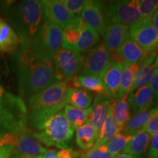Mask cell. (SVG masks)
Here are the masks:
<instances>
[{
    "label": "cell",
    "mask_w": 158,
    "mask_h": 158,
    "mask_svg": "<svg viewBox=\"0 0 158 158\" xmlns=\"http://www.w3.org/2000/svg\"><path fill=\"white\" fill-rule=\"evenodd\" d=\"M58 158H75L73 154V150L66 149L58 152Z\"/></svg>",
    "instance_id": "40"
},
{
    "label": "cell",
    "mask_w": 158,
    "mask_h": 158,
    "mask_svg": "<svg viewBox=\"0 0 158 158\" xmlns=\"http://www.w3.org/2000/svg\"><path fill=\"white\" fill-rule=\"evenodd\" d=\"M63 29L46 19L30 44L37 54L53 61L62 48Z\"/></svg>",
    "instance_id": "6"
},
{
    "label": "cell",
    "mask_w": 158,
    "mask_h": 158,
    "mask_svg": "<svg viewBox=\"0 0 158 158\" xmlns=\"http://www.w3.org/2000/svg\"><path fill=\"white\" fill-rule=\"evenodd\" d=\"M149 21L151 22L152 24L155 29L158 31V9L157 10V11L155 12V14H154L152 16L151 19H150Z\"/></svg>",
    "instance_id": "42"
},
{
    "label": "cell",
    "mask_w": 158,
    "mask_h": 158,
    "mask_svg": "<svg viewBox=\"0 0 158 158\" xmlns=\"http://www.w3.org/2000/svg\"><path fill=\"white\" fill-rule=\"evenodd\" d=\"M141 21H149L158 9V0H137Z\"/></svg>",
    "instance_id": "34"
},
{
    "label": "cell",
    "mask_w": 158,
    "mask_h": 158,
    "mask_svg": "<svg viewBox=\"0 0 158 158\" xmlns=\"http://www.w3.org/2000/svg\"><path fill=\"white\" fill-rule=\"evenodd\" d=\"M114 158H133V157H130V156L127 155H125V154H118V155H116Z\"/></svg>",
    "instance_id": "44"
},
{
    "label": "cell",
    "mask_w": 158,
    "mask_h": 158,
    "mask_svg": "<svg viewBox=\"0 0 158 158\" xmlns=\"http://www.w3.org/2000/svg\"><path fill=\"white\" fill-rule=\"evenodd\" d=\"M143 130L151 136H153L155 134L158 133V111L150 118Z\"/></svg>",
    "instance_id": "36"
},
{
    "label": "cell",
    "mask_w": 158,
    "mask_h": 158,
    "mask_svg": "<svg viewBox=\"0 0 158 158\" xmlns=\"http://www.w3.org/2000/svg\"><path fill=\"white\" fill-rule=\"evenodd\" d=\"M122 64V72L119 89L118 90L116 100L129 95L133 87L135 75L138 69V65L130 64L124 61H121Z\"/></svg>",
    "instance_id": "24"
},
{
    "label": "cell",
    "mask_w": 158,
    "mask_h": 158,
    "mask_svg": "<svg viewBox=\"0 0 158 158\" xmlns=\"http://www.w3.org/2000/svg\"><path fill=\"white\" fill-rule=\"evenodd\" d=\"M122 72V64L119 60H114L100 73L99 78L110 98L116 100Z\"/></svg>",
    "instance_id": "13"
},
{
    "label": "cell",
    "mask_w": 158,
    "mask_h": 158,
    "mask_svg": "<svg viewBox=\"0 0 158 158\" xmlns=\"http://www.w3.org/2000/svg\"><path fill=\"white\" fill-rule=\"evenodd\" d=\"M92 110V106L88 109L82 110L75 108L70 105H66L63 108L65 118L74 130L87 123Z\"/></svg>",
    "instance_id": "29"
},
{
    "label": "cell",
    "mask_w": 158,
    "mask_h": 158,
    "mask_svg": "<svg viewBox=\"0 0 158 158\" xmlns=\"http://www.w3.org/2000/svg\"><path fill=\"white\" fill-rule=\"evenodd\" d=\"M157 52H158V51H157Z\"/></svg>",
    "instance_id": "46"
},
{
    "label": "cell",
    "mask_w": 158,
    "mask_h": 158,
    "mask_svg": "<svg viewBox=\"0 0 158 158\" xmlns=\"http://www.w3.org/2000/svg\"><path fill=\"white\" fill-rule=\"evenodd\" d=\"M116 60L102 43H98L84 56V64L79 76H98L112 61Z\"/></svg>",
    "instance_id": "9"
},
{
    "label": "cell",
    "mask_w": 158,
    "mask_h": 158,
    "mask_svg": "<svg viewBox=\"0 0 158 158\" xmlns=\"http://www.w3.org/2000/svg\"><path fill=\"white\" fill-rule=\"evenodd\" d=\"M152 136L143 129L132 135L131 140L124 148V154L133 158H143L150 145Z\"/></svg>",
    "instance_id": "21"
},
{
    "label": "cell",
    "mask_w": 158,
    "mask_h": 158,
    "mask_svg": "<svg viewBox=\"0 0 158 158\" xmlns=\"http://www.w3.org/2000/svg\"><path fill=\"white\" fill-rule=\"evenodd\" d=\"M98 136L95 129L87 122L76 130V141L80 149L88 150L93 147Z\"/></svg>",
    "instance_id": "30"
},
{
    "label": "cell",
    "mask_w": 158,
    "mask_h": 158,
    "mask_svg": "<svg viewBox=\"0 0 158 158\" xmlns=\"http://www.w3.org/2000/svg\"><path fill=\"white\" fill-rule=\"evenodd\" d=\"M155 63H156V65H157V68H158V56H157V58H156Z\"/></svg>",
    "instance_id": "45"
},
{
    "label": "cell",
    "mask_w": 158,
    "mask_h": 158,
    "mask_svg": "<svg viewBox=\"0 0 158 158\" xmlns=\"http://www.w3.org/2000/svg\"><path fill=\"white\" fill-rule=\"evenodd\" d=\"M60 2L66 7L71 13L75 15H80L86 5V0H59Z\"/></svg>",
    "instance_id": "35"
},
{
    "label": "cell",
    "mask_w": 158,
    "mask_h": 158,
    "mask_svg": "<svg viewBox=\"0 0 158 158\" xmlns=\"http://www.w3.org/2000/svg\"><path fill=\"white\" fill-rule=\"evenodd\" d=\"M84 21L80 16H76L70 24L63 30L62 48L74 50L75 45L78 42L81 32L85 24Z\"/></svg>",
    "instance_id": "27"
},
{
    "label": "cell",
    "mask_w": 158,
    "mask_h": 158,
    "mask_svg": "<svg viewBox=\"0 0 158 158\" xmlns=\"http://www.w3.org/2000/svg\"><path fill=\"white\" fill-rule=\"evenodd\" d=\"M13 150V146L0 145V158H10Z\"/></svg>",
    "instance_id": "39"
},
{
    "label": "cell",
    "mask_w": 158,
    "mask_h": 158,
    "mask_svg": "<svg viewBox=\"0 0 158 158\" xmlns=\"http://www.w3.org/2000/svg\"><path fill=\"white\" fill-rule=\"evenodd\" d=\"M127 102L133 115L150 109L154 105V95L149 84L130 92Z\"/></svg>",
    "instance_id": "17"
},
{
    "label": "cell",
    "mask_w": 158,
    "mask_h": 158,
    "mask_svg": "<svg viewBox=\"0 0 158 158\" xmlns=\"http://www.w3.org/2000/svg\"><path fill=\"white\" fill-rule=\"evenodd\" d=\"M47 18L43 1L24 0L13 3L4 12V20L14 30L21 45H29Z\"/></svg>",
    "instance_id": "2"
},
{
    "label": "cell",
    "mask_w": 158,
    "mask_h": 158,
    "mask_svg": "<svg viewBox=\"0 0 158 158\" xmlns=\"http://www.w3.org/2000/svg\"><path fill=\"white\" fill-rule=\"evenodd\" d=\"M27 106L19 96L0 84V137L19 134L27 127Z\"/></svg>",
    "instance_id": "4"
},
{
    "label": "cell",
    "mask_w": 158,
    "mask_h": 158,
    "mask_svg": "<svg viewBox=\"0 0 158 158\" xmlns=\"http://www.w3.org/2000/svg\"><path fill=\"white\" fill-rule=\"evenodd\" d=\"M40 158H58V152L54 149H47Z\"/></svg>",
    "instance_id": "41"
},
{
    "label": "cell",
    "mask_w": 158,
    "mask_h": 158,
    "mask_svg": "<svg viewBox=\"0 0 158 158\" xmlns=\"http://www.w3.org/2000/svg\"><path fill=\"white\" fill-rule=\"evenodd\" d=\"M93 97L89 91L83 89L69 87L68 90V105L79 109L86 110L92 106Z\"/></svg>",
    "instance_id": "28"
},
{
    "label": "cell",
    "mask_w": 158,
    "mask_h": 158,
    "mask_svg": "<svg viewBox=\"0 0 158 158\" xmlns=\"http://www.w3.org/2000/svg\"><path fill=\"white\" fill-rule=\"evenodd\" d=\"M59 81L70 82L79 76L84 64V56L71 49L61 48L53 59Z\"/></svg>",
    "instance_id": "7"
},
{
    "label": "cell",
    "mask_w": 158,
    "mask_h": 158,
    "mask_svg": "<svg viewBox=\"0 0 158 158\" xmlns=\"http://www.w3.org/2000/svg\"><path fill=\"white\" fill-rule=\"evenodd\" d=\"M128 95L116 100L114 116L117 129L121 133L124 125L130 118V106L127 102Z\"/></svg>",
    "instance_id": "31"
},
{
    "label": "cell",
    "mask_w": 158,
    "mask_h": 158,
    "mask_svg": "<svg viewBox=\"0 0 158 158\" xmlns=\"http://www.w3.org/2000/svg\"><path fill=\"white\" fill-rule=\"evenodd\" d=\"M68 83L59 82L31 96L25 102L27 126L33 130L68 105Z\"/></svg>",
    "instance_id": "3"
},
{
    "label": "cell",
    "mask_w": 158,
    "mask_h": 158,
    "mask_svg": "<svg viewBox=\"0 0 158 158\" xmlns=\"http://www.w3.org/2000/svg\"><path fill=\"white\" fill-rule=\"evenodd\" d=\"M131 138L132 135H124L119 133L104 145L107 148L108 152L115 157L127 147V143L131 140Z\"/></svg>",
    "instance_id": "32"
},
{
    "label": "cell",
    "mask_w": 158,
    "mask_h": 158,
    "mask_svg": "<svg viewBox=\"0 0 158 158\" xmlns=\"http://www.w3.org/2000/svg\"><path fill=\"white\" fill-rule=\"evenodd\" d=\"M10 158H33V157H27V156H22L18 155V154L15 153V152H12L11 154V157Z\"/></svg>",
    "instance_id": "43"
},
{
    "label": "cell",
    "mask_w": 158,
    "mask_h": 158,
    "mask_svg": "<svg viewBox=\"0 0 158 158\" xmlns=\"http://www.w3.org/2000/svg\"><path fill=\"white\" fill-rule=\"evenodd\" d=\"M75 158H114L111 154L108 152L106 146L101 145L96 148H91L88 150L81 152L73 151Z\"/></svg>",
    "instance_id": "33"
},
{
    "label": "cell",
    "mask_w": 158,
    "mask_h": 158,
    "mask_svg": "<svg viewBox=\"0 0 158 158\" xmlns=\"http://www.w3.org/2000/svg\"><path fill=\"white\" fill-rule=\"evenodd\" d=\"M129 34L134 42L148 54L158 50V31L149 21L131 26Z\"/></svg>",
    "instance_id": "10"
},
{
    "label": "cell",
    "mask_w": 158,
    "mask_h": 158,
    "mask_svg": "<svg viewBox=\"0 0 158 158\" xmlns=\"http://www.w3.org/2000/svg\"><path fill=\"white\" fill-rule=\"evenodd\" d=\"M157 56V53L155 51L150 53L142 64L139 65L135 75L133 87L130 92L149 84L155 74V71L157 69V65L155 63Z\"/></svg>",
    "instance_id": "18"
},
{
    "label": "cell",
    "mask_w": 158,
    "mask_h": 158,
    "mask_svg": "<svg viewBox=\"0 0 158 158\" xmlns=\"http://www.w3.org/2000/svg\"><path fill=\"white\" fill-rule=\"evenodd\" d=\"M100 35L97 31L85 23L78 42L75 45L74 51L80 54H86L93 47L100 43Z\"/></svg>",
    "instance_id": "26"
},
{
    "label": "cell",
    "mask_w": 158,
    "mask_h": 158,
    "mask_svg": "<svg viewBox=\"0 0 158 158\" xmlns=\"http://www.w3.org/2000/svg\"><path fill=\"white\" fill-rule=\"evenodd\" d=\"M129 29L130 27L125 25L110 24L108 26L102 35V43L116 60H119L116 52L126 37L129 35Z\"/></svg>",
    "instance_id": "15"
},
{
    "label": "cell",
    "mask_w": 158,
    "mask_h": 158,
    "mask_svg": "<svg viewBox=\"0 0 158 158\" xmlns=\"http://www.w3.org/2000/svg\"><path fill=\"white\" fill-rule=\"evenodd\" d=\"M158 111V106L145 111L140 112L130 116L122 128V133L127 135H133L143 130L150 118Z\"/></svg>",
    "instance_id": "23"
},
{
    "label": "cell",
    "mask_w": 158,
    "mask_h": 158,
    "mask_svg": "<svg viewBox=\"0 0 158 158\" xmlns=\"http://www.w3.org/2000/svg\"><path fill=\"white\" fill-rule=\"evenodd\" d=\"M46 150L35 137L32 130L27 127L19 134L13 152L22 156L40 158Z\"/></svg>",
    "instance_id": "12"
},
{
    "label": "cell",
    "mask_w": 158,
    "mask_h": 158,
    "mask_svg": "<svg viewBox=\"0 0 158 158\" xmlns=\"http://www.w3.org/2000/svg\"><path fill=\"white\" fill-rule=\"evenodd\" d=\"M21 45V41L11 27L0 19V53L14 54Z\"/></svg>",
    "instance_id": "22"
},
{
    "label": "cell",
    "mask_w": 158,
    "mask_h": 158,
    "mask_svg": "<svg viewBox=\"0 0 158 158\" xmlns=\"http://www.w3.org/2000/svg\"><path fill=\"white\" fill-rule=\"evenodd\" d=\"M73 88L83 89L91 92H94L96 95H107L102 83L98 76H78L70 81Z\"/></svg>",
    "instance_id": "25"
},
{
    "label": "cell",
    "mask_w": 158,
    "mask_h": 158,
    "mask_svg": "<svg viewBox=\"0 0 158 158\" xmlns=\"http://www.w3.org/2000/svg\"><path fill=\"white\" fill-rule=\"evenodd\" d=\"M148 158H158V133L151 138Z\"/></svg>",
    "instance_id": "38"
},
{
    "label": "cell",
    "mask_w": 158,
    "mask_h": 158,
    "mask_svg": "<svg viewBox=\"0 0 158 158\" xmlns=\"http://www.w3.org/2000/svg\"><path fill=\"white\" fill-rule=\"evenodd\" d=\"M47 19L62 29L67 28L76 16L67 10L59 0L43 1Z\"/></svg>",
    "instance_id": "14"
},
{
    "label": "cell",
    "mask_w": 158,
    "mask_h": 158,
    "mask_svg": "<svg viewBox=\"0 0 158 158\" xmlns=\"http://www.w3.org/2000/svg\"><path fill=\"white\" fill-rule=\"evenodd\" d=\"M106 5V2L87 0L80 14L83 21L102 36L108 26L105 13Z\"/></svg>",
    "instance_id": "11"
},
{
    "label": "cell",
    "mask_w": 158,
    "mask_h": 158,
    "mask_svg": "<svg viewBox=\"0 0 158 158\" xmlns=\"http://www.w3.org/2000/svg\"><path fill=\"white\" fill-rule=\"evenodd\" d=\"M111 98L107 95H96L92 103V112L89 116L88 122L95 129L99 135L105 118L108 114Z\"/></svg>",
    "instance_id": "20"
},
{
    "label": "cell",
    "mask_w": 158,
    "mask_h": 158,
    "mask_svg": "<svg viewBox=\"0 0 158 158\" xmlns=\"http://www.w3.org/2000/svg\"><path fill=\"white\" fill-rule=\"evenodd\" d=\"M108 25L122 24L130 27L141 21L137 0H118L106 3L105 8Z\"/></svg>",
    "instance_id": "8"
},
{
    "label": "cell",
    "mask_w": 158,
    "mask_h": 158,
    "mask_svg": "<svg viewBox=\"0 0 158 158\" xmlns=\"http://www.w3.org/2000/svg\"><path fill=\"white\" fill-rule=\"evenodd\" d=\"M149 86L153 92L154 104L158 106V68L155 71V74L149 83Z\"/></svg>",
    "instance_id": "37"
},
{
    "label": "cell",
    "mask_w": 158,
    "mask_h": 158,
    "mask_svg": "<svg viewBox=\"0 0 158 158\" xmlns=\"http://www.w3.org/2000/svg\"><path fill=\"white\" fill-rule=\"evenodd\" d=\"M116 103V100H114V99L110 100L108 114L106 118H105L103 123H102L98 139L96 140L95 143H94V146L92 147L93 148H96L101 145H103V144L107 143L108 141H109L110 139H112L118 133H119V131H118L117 127L116 125L114 116V108H115Z\"/></svg>",
    "instance_id": "19"
},
{
    "label": "cell",
    "mask_w": 158,
    "mask_h": 158,
    "mask_svg": "<svg viewBox=\"0 0 158 158\" xmlns=\"http://www.w3.org/2000/svg\"><path fill=\"white\" fill-rule=\"evenodd\" d=\"M118 59L130 64L139 66L145 60L149 54L145 52L141 47L134 42L130 34L122 43L116 52Z\"/></svg>",
    "instance_id": "16"
},
{
    "label": "cell",
    "mask_w": 158,
    "mask_h": 158,
    "mask_svg": "<svg viewBox=\"0 0 158 158\" xmlns=\"http://www.w3.org/2000/svg\"><path fill=\"white\" fill-rule=\"evenodd\" d=\"M35 137L47 147H55L61 149H68V145L74 135L64 115L63 109L32 130Z\"/></svg>",
    "instance_id": "5"
},
{
    "label": "cell",
    "mask_w": 158,
    "mask_h": 158,
    "mask_svg": "<svg viewBox=\"0 0 158 158\" xmlns=\"http://www.w3.org/2000/svg\"><path fill=\"white\" fill-rule=\"evenodd\" d=\"M19 97L26 102L31 96L59 81L51 59L37 54L30 45H21L13 54Z\"/></svg>",
    "instance_id": "1"
}]
</instances>
